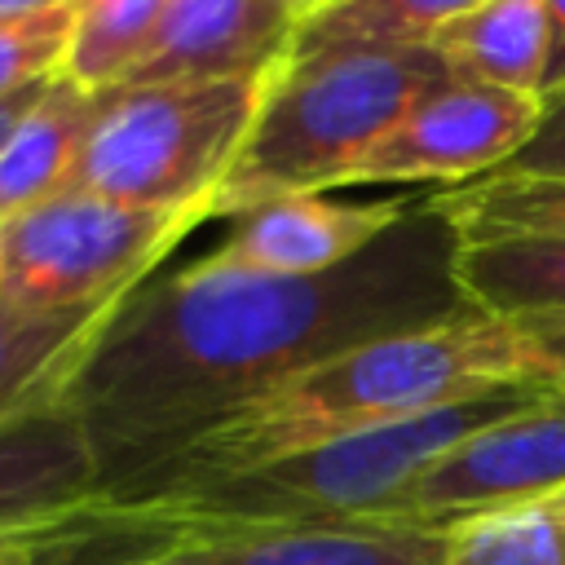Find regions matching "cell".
I'll use <instances>...</instances> for the list:
<instances>
[{
    "label": "cell",
    "instance_id": "6da1fadb",
    "mask_svg": "<svg viewBox=\"0 0 565 565\" xmlns=\"http://www.w3.org/2000/svg\"><path fill=\"white\" fill-rule=\"evenodd\" d=\"M455 256L459 230L433 190L366 252L322 274H265L212 252L132 287L66 388L106 494L335 353L472 313Z\"/></svg>",
    "mask_w": 565,
    "mask_h": 565
},
{
    "label": "cell",
    "instance_id": "7a4b0ae2",
    "mask_svg": "<svg viewBox=\"0 0 565 565\" xmlns=\"http://www.w3.org/2000/svg\"><path fill=\"white\" fill-rule=\"evenodd\" d=\"M503 388H552V380L534 340L516 322L472 309L437 327L366 340L291 375L287 384L221 415L159 468L106 499L234 477L322 441L388 428Z\"/></svg>",
    "mask_w": 565,
    "mask_h": 565
},
{
    "label": "cell",
    "instance_id": "3957f363",
    "mask_svg": "<svg viewBox=\"0 0 565 565\" xmlns=\"http://www.w3.org/2000/svg\"><path fill=\"white\" fill-rule=\"evenodd\" d=\"M552 388H503L490 397L455 402L388 428L353 433L340 441H322L296 450L287 459L177 486L137 499H97L79 512L84 539H146L168 530L194 534H252V530H331L362 521H393L397 494L455 441L477 433L481 424L525 406L530 397Z\"/></svg>",
    "mask_w": 565,
    "mask_h": 565
},
{
    "label": "cell",
    "instance_id": "277c9868",
    "mask_svg": "<svg viewBox=\"0 0 565 565\" xmlns=\"http://www.w3.org/2000/svg\"><path fill=\"white\" fill-rule=\"evenodd\" d=\"M446 79L455 71L433 44H327L291 53L274 71L260 115L207 203V221L349 185L358 159Z\"/></svg>",
    "mask_w": 565,
    "mask_h": 565
},
{
    "label": "cell",
    "instance_id": "5b68a950",
    "mask_svg": "<svg viewBox=\"0 0 565 565\" xmlns=\"http://www.w3.org/2000/svg\"><path fill=\"white\" fill-rule=\"evenodd\" d=\"M274 71L106 88L66 190L128 207L207 216L216 185L260 115Z\"/></svg>",
    "mask_w": 565,
    "mask_h": 565
},
{
    "label": "cell",
    "instance_id": "8992f818",
    "mask_svg": "<svg viewBox=\"0 0 565 565\" xmlns=\"http://www.w3.org/2000/svg\"><path fill=\"white\" fill-rule=\"evenodd\" d=\"M199 221L207 216L66 190L0 221V300L18 309H71L132 291Z\"/></svg>",
    "mask_w": 565,
    "mask_h": 565
},
{
    "label": "cell",
    "instance_id": "52a82bcc",
    "mask_svg": "<svg viewBox=\"0 0 565 565\" xmlns=\"http://www.w3.org/2000/svg\"><path fill=\"white\" fill-rule=\"evenodd\" d=\"M565 486V393H539L525 406L481 424L437 455L393 503V521L446 525L455 516L508 508Z\"/></svg>",
    "mask_w": 565,
    "mask_h": 565
},
{
    "label": "cell",
    "instance_id": "ba28073f",
    "mask_svg": "<svg viewBox=\"0 0 565 565\" xmlns=\"http://www.w3.org/2000/svg\"><path fill=\"white\" fill-rule=\"evenodd\" d=\"M543 97L490 88L477 79H446L424 93L349 172L358 181H455L499 172L539 128Z\"/></svg>",
    "mask_w": 565,
    "mask_h": 565
},
{
    "label": "cell",
    "instance_id": "9c48e42d",
    "mask_svg": "<svg viewBox=\"0 0 565 565\" xmlns=\"http://www.w3.org/2000/svg\"><path fill=\"white\" fill-rule=\"evenodd\" d=\"M110 547L97 561L79 556L66 534L57 565H441V525L362 521L331 530H252L194 534L168 530L146 539H84Z\"/></svg>",
    "mask_w": 565,
    "mask_h": 565
},
{
    "label": "cell",
    "instance_id": "30bf717a",
    "mask_svg": "<svg viewBox=\"0 0 565 565\" xmlns=\"http://www.w3.org/2000/svg\"><path fill=\"white\" fill-rule=\"evenodd\" d=\"M309 0H168L124 84L238 79L291 57Z\"/></svg>",
    "mask_w": 565,
    "mask_h": 565
},
{
    "label": "cell",
    "instance_id": "8fae6325",
    "mask_svg": "<svg viewBox=\"0 0 565 565\" xmlns=\"http://www.w3.org/2000/svg\"><path fill=\"white\" fill-rule=\"evenodd\" d=\"M102 494L97 450L66 397L0 424V539L53 534Z\"/></svg>",
    "mask_w": 565,
    "mask_h": 565
},
{
    "label": "cell",
    "instance_id": "7c38bea8",
    "mask_svg": "<svg viewBox=\"0 0 565 565\" xmlns=\"http://www.w3.org/2000/svg\"><path fill=\"white\" fill-rule=\"evenodd\" d=\"M424 194L380 203H335L327 194L269 199L238 216L234 234L216 247V256L265 274H322L366 252Z\"/></svg>",
    "mask_w": 565,
    "mask_h": 565
},
{
    "label": "cell",
    "instance_id": "4fadbf2b",
    "mask_svg": "<svg viewBox=\"0 0 565 565\" xmlns=\"http://www.w3.org/2000/svg\"><path fill=\"white\" fill-rule=\"evenodd\" d=\"M128 296L132 291H115L71 309H18L0 300V424L66 397L84 358Z\"/></svg>",
    "mask_w": 565,
    "mask_h": 565
},
{
    "label": "cell",
    "instance_id": "5bb4252c",
    "mask_svg": "<svg viewBox=\"0 0 565 565\" xmlns=\"http://www.w3.org/2000/svg\"><path fill=\"white\" fill-rule=\"evenodd\" d=\"M102 93L106 88H84L57 75L49 93L18 119V128L0 146V221L66 194L79 150L102 110Z\"/></svg>",
    "mask_w": 565,
    "mask_h": 565
},
{
    "label": "cell",
    "instance_id": "9a60e30c",
    "mask_svg": "<svg viewBox=\"0 0 565 565\" xmlns=\"http://www.w3.org/2000/svg\"><path fill=\"white\" fill-rule=\"evenodd\" d=\"M477 313L508 322L565 318V234H472L455 256Z\"/></svg>",
    "mask_w": 565,
    "mask_h": 565
},
{
    "label": "cell",
    "instance_id": "2e32d148",
    "mask_svg": "<svg viewBox=\"0 0 565 565\" xmlns=\"http://www.w3.org/2000/svg\"><path fill=\"white\" fill-rule=\"evenodd\" d=\"M433 49L455 75L543 97L547 75V9L543 0H481L433 35Z\"/></svg>",
    "mask_w": 565,
    "mask_h": 565
},
{
    "label": "cell",
    "instance_id": "e0dca14e",
    "mask_svg": "<svg viewBox=\"0 0 565 565\" xmlns=\"http://www.w3.org/2000/svg\"><path fill=\"white\" fill-rule=\"evenodd\" d=\"M441 565H565V486L446 521Z\"/></svg>",
    "mask_w": 565,
    "mask_h": 565
},
{
    "label": "cell",
    "instance_id": "ac0fdd59",
    "mask_svg": "<svg viewBox=\"0 0 565 565\" xmlns=\"http://www.w3.org/2000/svg\"><path fill=\"white\" fill-rule=\"evenodd\" d=\"M459 238L472 234H565V177H477L437 190Z\"/></svg>",
    "mask_w": 565,
    "mask_h": 565
},
{
    "label": "cell",
    "instance_id": "d6986e66",
    "mask_svg": "<svg viewBox=\"0 0 565 565\" xmlns=\"http://www.w3.org/2000/svg\"><path fill=\"white\" fill-rule=\"evenodd\" d=\"M168 0H75L62 75L84 88H115L146 53Z\"/></svg>",
    "mask_w": 565,
    "mask_h": 565
},
{
    "label": "cell",
    "instance_id": "ffe728a7",
    "mask_svg": "<svg viewBox=\"0 0 565 565\" xmlns=\"http://www.w3.org/2000/svg\"><path fill=\"white\" fill-rule=\"evenodd\" d=\"M481 0H344L300 22L291 53L327 44H433V35Z\"/></svg>",
    "mask_w": 565,
    "mask_h": 565
},
{
    "label": "cell",
    "instance_id": "44dd1931",
    "mask_svg": "<svg viewBox=\"0 0 565 565\" xmlns=\"http://www.w3.org/2000/svg\"><path fill=\"white\" fill-rule=\"evenodd\" d=\"M71 26H75V0L26 13V18H4L0 22V97L35 79L62 75Z\"/></svg>",
    "mask_w": 565,
    "mask_h": 565
},
{
    "label": "cell",
    "instance_id": "7402d4cb",
    "mask_svg": "<svg viewBox=\"0 0 565 565\" xmlns=\"http://www.w3.org/2000/svg\"><path fill=\"white\" fill-rule=\"evenodd\" d=\"M499 177H565V93L543 102L534 137L499 168Z\"/></svg>",
    "mask_w": 565,
    "mask_h": 565
},
{
    "label": "cell",
    "instance_id": "603a6c76",
    "mask_svg": "<svg viewBox=\"0 0 565 565\" xmlns=\"http://www.w3.org/2000/svg\"><path fill=\"white\" fill-rule=\"evenodd\" d=\"M530 340H534V349H539V358H543V366H547V380H552V388H561L565 393V318H543V322H516Z\"/></svg>",
    "mask_w": 565,
    "mask_h": 565
},
{
    "label": "cell",
    "instance_id": "cb8c5ba5",
    "mask_svg": "<svg viewBox=\"0 0 565 565\" xmlns=\"http://www.w3.org/2000/svg\"><path fill=\"white\" fill-rule=\"evenodd\" d=\"M547 9V75H543V102L565 93V0H543Z\"/></svg>",
    "mask_w": 565,
    "mask_h": 565
},
{
    "label": "cell",
    "instance_id": "d4e9b609",
    "mask_svg": "<svg viewBox=\"0 0 565 565\" xmlns=\"http://www.w3.org/2000/svg\"><path fill=\"white\" fill-rule=\"evenodd\" d=\"M62 530L53 534H9L0 539V565H57Z\"/></svg>",
    "mask_w": 565,
    "mask_h": 565
},
{
    "label": "cell",
    "instance_id": "484cf974",
    "mask_svg": "<svg viewBox=\"0 0 565 565\" xmlns=\"http://www.w3.org/2000/svg\"><path fill=\"white\" fill-rule=\"evenodd\" d=\"M57 75H49V79H35V84H26V88H18V93H9V97H0V146L9 141V132L18 128V119L49 93V84H53Z\"/></svg>",
    "mask_w": 565,
    "mask_h": 565
},
{
    "label": "cell",
    "instance_id": "4316f807",
    "mask_svg": "<svg viewBox=\"0 0 565 565\" xmlns=\"http://www.w3.org/2000/svg\"><path fill=\"white\" fill-rule=\"evenodd\" d=\"M53 4H66V0H0V22L4 18H26V13H40V9H53Z\"/></svg>",
    "mask_w": 565,
    "mask_h": 565
},
{
    "label": "cell",
    "instance_id": "83f0119b",
    "mask_svg": "<svg viewBox=\"0 0 565 565\" xmlns=\"http://www.w3.org/2000/svg\"><path fill=\"white\" fill-rule=\"evenodd\" d=\"M331 4H344V0H313V9H309V13H318V9H331Z\"/></svg>",
    "mask_w": 565,
    "mask_h": 565
},
{
    "label": "cell",
    "instance_id": "f1b7e54d",
    "mask_svg": "<svg viewBox=\"0 0 565 565\" xmlns=\"http://www.w3.org/2000/svg\"><path fill=\"white\" fill-rule=\"evenodd\" d=\"M309 9H313V0H309Z\"/></svg>",
    "mask_w": 565,
    "mask_h": 565
}]
</instances>
